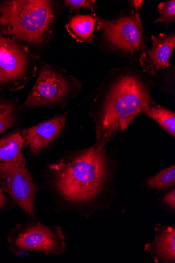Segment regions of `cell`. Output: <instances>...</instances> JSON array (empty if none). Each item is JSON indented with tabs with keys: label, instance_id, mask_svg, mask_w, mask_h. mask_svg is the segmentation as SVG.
<instances>
[{
	"label": "cell",
	"instance_id": "obj_1",
	"mask_svg": "<svg viewBox=\"0 0 175 263\" xmlns=\"http://www.w3.org/2000/svg\"><path fill=\"white\" fill-rule=\"evenodd\" d=\"M105 138L91 147L62 159L49 166L55 187L67 202L91 203L105 189L108 173Z\"/></svg>",
	"mask_w": 175,
	"mask_h": 263
},
{
	"label": "cell",
	"instance_id": "obj_2",
	"mask_svg": "<svg viewBox=\"0 0 175 263\" xmlns=\"http://www.w3.org/2000/svg\"><path fill=\"white\" fill-rule=\"evenodd\" d=\"M59 4L52 0H0V33L41 59L53 37Z\"/></svg>",
	"mask_w": 175,
	"mask_h": 263
},
{
	"label": "cell",
	"instance_id": "obj_3",
	"mask_svg": "<svg viewBox=\"0 0 175 263\" xmlns=\"http://www.w3.org/2000/svg\"><path fill=\"white\" fill-rule=\"evenodd\" d=\"M152 99L143 81L132 73L120 74L106 95L99 93L90 110L96 123L97 139L118 129L126 130L136 116L151 106Z\"/></svg>",
	"mask_w": 175,
	"mask_h": 263
},
{
	"label": "cell",
	"instance_id": "obj_4",
	"mask_svg": "<svg viewBox=\"0 0 175 263\" xmlns=\"http://www.w3.org/2000/svg\"><path fill=\"white\" fill-rule=\"evenodd\" d=\"M38 78L21 106L22 110L41 107L52 108L67 102L81 90L80 82L66 71L41 59L38 64Z\"/></svg>",
	"mask_w": 175,
	"mask_h": 263
},
{
	"label": "cell",
	"instance_id": "obj_5",
	"mask_svg": "<svg viewBox=\"0 0 175 263\" xmlns=\"http://www.w3.org/2000/svg\"><path fill=\"white\" fill-rule=\"evenodd\" d=\"M40 59L26 47L0 33V90L23 88L36 77Z\"/></svg>",
	"mask_w": 175,
	"mask_h": 263
},
{
	"label": "cell",
	"instance_id": "obj_6",
	"mask_svg": "<svg viewBox=\"0 0 175 263\" xmlns=\"http://www.w3.org/2000/svg\"><path fill=\"white\" fill-rule=\"evenodd\" d=\"M8 242L9 249L16 256L29 251L60 255L66 249L65 237L61 228L40 222L16 226L9 234Z\"/></svg>",
	"mask_w": 175,
	"mask_h": 263
},
{
	"label": "cell",
	"instance_id": "obj_7",
	"mask_svg": "<svg viewBox=\"0 0 175 263\" xmlns=\"http://www.w3.org/2000/svg\"><path fill=\"white\" fill-rule=\"evenodd\" d=\"M95 18L97 31L115 49L130 54L145 49L143 28L138 12L114 20L103 19L96 14Z\"/></svg>",
	"mask_w": 175,
	"mask_h": 263
},
{
	"label": "cell",
	"instance_id": "obj_8",
	"mask_svg": "<svg viewBox=\"0 0 175 263\" xmlns=\"http://www.w3.org/2000/svg\"><path fill=\"white\" fill-rule=\"evenodd\" d=\"M0 186L28 216L35 217V199L37 185L26 166L22 164L0 162Z\"/></svg>",
	"mask_w": 175,
	"mask_h": 263
},
{
	"label": "cell",
	"instance_id": "obj_9",
	"mask_svg": "<svg viewBox=\"0 0 175 263\" xmlns=\"http://www.w3.org/2000/svg\"><path fill=\"white\" fill-rule=\"evenodd\" d=\"M65 115L57 116L20 132L24 144L33 155H38L61 133L65 126Z\"/></svg>",
	"mask_w": 175,
	"mask_h": 263
},
{
	"label": "cell",
	"instance_id": "obj_10",
	"mask_svg": "<svg viewBox=\"0 0 175 263\" xmlns=\"http://www.w3.org/2000/svg\"><path fill=\"white\" fill-rule=\"evenodd\" d=\"M157 234L151 243L145 246V251L151 253L157 262H175L174 226L158 225Z\"/></svg>",
	"mask_w": 175,
	"mask_h": 263
},
{
	"label": "cell",
	"instance_id": "obj_11",
	"mask_svg": "<svg viewBox=\"0 0 175 263\" xmlns=\"http://www.w3.org/2000/svg\"><path fill=\"white\" fill-rule=\"evenodd\" d=\"M153 45L151 49L148 50L145 58L141 60V63L149 61V67L154 71L155 67L156 74L161 69L169 66L172 52L175 47L174 34L161 33L159 36H151Z\"/></svg>",
	"mask_w": 175,
	"mask_h": 263
},
{
	"label": "cell",
	"instance_id": "obj_12",
	"mask_svg": "<svg viewBox=\"0 0 175 263\" xmlns=\"http://www.w3.org/2000/svg\"><path fill=\"white\" fill-rule=\"evenodd\" d=\"M95 24V14L84 15L78 13L69 17L66 29L77 42L89 43L94 39Z\"/></svg>",
	"mask_w": 175,
	"mask_h": 263
},
{
	"label": "cell",
	"instance_id": "obj_13",
	"mask_svg": "<svg viewBox=\"0 0 175 263\" xmlns=\"http://www.w3.org/2000/svg\"><path fill=\"white\" fill-rule=\"evenodd\" d=\"M24 140L20 132H16L0 139V162L20 165L26 159L22 149Z\"/></svg>",
	"mask_w": 175,
	"mask_h": 263
},
{
	"label": "cell",
	"instance_id": "obj_14",
	"mask_svg": "<svg viewBox=\"0 0 175 263\" xmlns=\"http://www.w3.org/2000/svg\"><path fill=\"white\" fill-rule=\"evenodd\" d=\"M21 110L17 99L0 94V135L18 123Z\"/></svg>",
	"mask_w": 175,
	"mask_h": 263
},
{
	"label": "cell",
	"instance_id": "obj_15",
	"mask_svg": "<svg viewBox=\"0 0 175 263\" xmlns=\"http://www.w3.org/2000/svg\"><path fill=\"white\" fill-rule=\"evenodd\" d=\"M142 114L153 119L165 131L173 137L175 136V114L173 111L152 104Z\"/></svg>",
	"mask_w": 175,
	"mask_h": 263
},
{
	"label": "cell",
	"instance_id": "obj_16",
	"mask_svg": "<svg viewBox=\"0 0 175 263\" xmlns=\"http://www.w3.org/2000/svg\"><path fill=\"white\" fill-rule=\"evenodd\" d=\"M148 187L156 190H164L175 185V166L172 165L147 181Z\"/></svg>",
	"mask_w": 175,
	"mask_h": 263
},
{
	"label": "cell",
	"instance_id": "obj_17",
	"mask_svg": "<svg viewBox=\"0 0 175 263\" xmlns=\"http://www.w3.org/2000/svg\"><path fill=\"white\" fill-rule=\"evenodd\" d=\"M158 11L161 15L155 23L164 22L167 28L170 24L175 22V1L169 0L158 6Z\"/></svg>",
	"mask_w": 175,
	"mask_h": 263
},
{
	"label": "cell",
	"instance_id": "obj_18",
	"mask_svg": "<svg viewBox=\"0 0 175 263\" xmlns=\"http://www.w3.org/2000/svg\"><path fill=\"white\" fill-rule=\"evenodd\" d=\"M94 0H64V6L70 13L80 9H89L92 12L97 8Z\"/></svg>",
	"mask_w": 175,
	"mask_h": 263
},
{
	"label": "cell",
	"instance_id": "obj_19",
	"mask_svg": "<svg viewBox=\"0 0 175 263\" xmlns=\"http://www.w3.org/2000/svg\"><path fill=\"white\" fill-rule=\"evenodd\" d=\"M164 202L171 209H175V190H171L163 198Z\"/></svg>",
	"mask_w": 175,
	"mask_h": 263
},
{
	"label": "cell",
	"instance_id": "obj_20",
	"mask_svg": "<svg viewBox=\"0 0 175 263\" xmlns=\"http://www.w3.org/2000/svg\"><path fill=\"white\" fill-rule=\"evenodd\" d=\"M10 201L7 197L5 195L4 192L0 186V211L4 210L6 208H8L10 204Z\"/></svg>",
	"mask_w": 175,
	"mask_h": 263
},
{
	"label": "cell",
	"instance_id": "obj_21",
	"mask_svg": "<svg viewBox=\"0 0 175 263\" xmlns=\"http://www.w3.org/2000/svg\"><path fill=\"white\" fill-rule=\"evenodd\" d=\"M143 2L142 0H134V1L132 2V5L138 12L139 10L141 9Z\"/></svg>",
	"mask_w": 175,
	"mask_h": 263
}]
</instances>
